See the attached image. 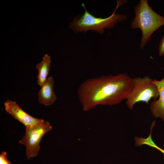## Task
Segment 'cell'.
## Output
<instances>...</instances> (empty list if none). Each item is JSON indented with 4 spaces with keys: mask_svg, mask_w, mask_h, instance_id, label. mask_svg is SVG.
Listing matches in <instances>:
<instances>
[{
    "mask_svg": "<svg viewBox=\"0 0 164 164\" xmlns=\"http://www.w3.org/2000/svg\"></svg>",
    "mask_w": 164,
    "mask_h": 164,
    "instance_id": "cell-13",
    "label": "cell"
},
{
    "mask_svg": "<svg viewBox=\"0 0 164 164\" xmlns=\"http://www.w3.org/2000/svg\"><path fill=\"white\" fill-rule=\"evenodd\" d=\"M152 131H150L149 136L146 138L139 137L138 139V144L139 146L146 145L155 148L164 154V149L158 146L153 141L152 138Z\"/></svg>",
    "mask_w": 164,
    "mask_h": 164,
    "instance_id": "cell-10",
    "label": "cell"
},
{
    "mask_svg": "<svg viewBox=\"0 0 164 164\" xmlns=\"http://www.w3.org/2000/svg\"><path fill=\"white\" fill-rule=\"evenodd\" d=\"M152 80L148 76L133 79L132 88L126 99V104L128 109L132 110L134 105L138 102L148 104L152 99H157L158 90Z\"/></svg>",
    "mask_w": 164,
    "mask_h": 164,
    "instance_id": "cell-4",
    "label": "cell"
},
{
    "mask_svg": "<svg viewBox=\"0 0 164 164\" xmlns=\"http://www.w3.org/2000/svg\"><path fill=\"white\" fill-rule=\"evenodd\" d=\"M132 84L133 78L126 73L87 79L78 88V99L85 111L98 105H117L126 99Z\"/></svg>",
    "mask_w": 164,
    "mask_h": 164,
    "instance_id": "cell-1",
    "label": "cell"
},
{
    "mask_svg": "<svg viewBox=\"0 0 164 164\" xmlns=\"http://www.w3.org/2000/svg\"><path fill=\"white\" fill-rule=\"evenodd\" d=\"M135 17L131 26L134 29H139L142 33L140 46L143 49L150 39L152 34L164 25V16L155 12L147 0H141L135 8Z\"/></svg>",
    "mask_w": 164,
    "mask_h": 164,
    "instance_id": "cell-2",
    "label": "cell"
},
{
    "mask_svg": "<svg viewBox=\"0 0 164 164\" xmlns=\"http://www.w3.org/2000/svg\"><path fill=\"white\" fill-rule=\"evenodd\" d=\"M4 106L5 111L23 124L25 128L39 125L45 121L30 115L23 110L15 101L7 100L4 102Z\"/></svg>",
    "mask_w": 164,
    "mask_h": 164,
    "instance_id": "cell-6",
    "label": "cell"
},
{
    "mask_svg": "<svg viewBox=\"0 0 164 164\" xmlns=\"http://www.w3.org/2000/svg\"><path fill=\"white\" fill-rule=\"evenodd\" d=\"M50 63V56L46 54L43 57L42 61L36 65L38 72L37 83L40 87L45 83L48 78Z\"/></svg>",
    "mask_w": 164,
    "mask_h": 164,
    "instance_id": "cell-9",
    "label": "cell"
},
{
    "mask_svg": "<svg viewBox=\"0 0 164 164\" xmlns=\"http://www.w3.org/2000/svg\"><path fill=\"white\" fill-rule=\"evenodd\" d=\"M158 53L160 56H164V35L160 40L158 47Z\"/></svg>",
    "mask_w": 164,
    "mask_h": 164,
    "instance_id": "cell-12",
    "label": "cell"
},
{
    "mask_svg": "<svg viewBox=\"0 0 164 164\" xmlns=\"http://www.w3.org/2000/svg\"><path fill=\"white\" fill-rule=\"evenodd\" d=\"M54 83L53 77L50 76L40 86L37 94L38 101L40 104L49 106L55 102L57 97L53 89Z\"/></svg>",
    "mask_w": 164,
    "mask_h": 164,
    "instance_id": "cell-8",
    "label": "cell"
},
{
    "mask_svg": "<svg viewBox=\"0 0 164 164\" xmlns=\"http://www.w3.org/2000/svg\"><path fill=\"white\" fill-rule=\"evenodd\" d=\"M152 83L157 87L159 96L150 103L149 109L155 118H160L164 121V77L160 80H153Z\"/></svg>",
    "mask_w": 164,
    "mask_h": 164,
    "instance_id": "cell-7",
    "label": "cell"
},
{
    "mask_svg": "<svg viewBox=\"0 0 164 164\" xmlns=\"http://www.w3.org/2000/svg\"><path fill=\"white\" fill-rule=\"evenodd\" d=\"M7 152L5 151H2L0 154V164H12L8 159Z\"/></svg>",
    "mask_w": 164,
    "mask_h": 164,
    "instance_id": "cell-11",
    "label": "cell"
},
{
    "mask_svg": "<svg viewBox=\"0 0 164 164\" xmlns=\"http://www.w3.org/2000/svg\"><path fill=\"white\" fill-rule=\"evenodd\" d=\"M82 5L84 9V13L75 19L70 25V27L76 32L91 30L102 34L105 29H111L115 24L127 18L126 15L115 14L118 6V5L112 14L106 18L95 17L86 9L84 4L82 3Z\"/></svg>",
    "mask_w": 164,
    "mask_h": 164,
    "instance_id": "cell-3",
    "label": "cell"
},
{
    "mask_svg": "<svg viewBox=\"0 0 164 164\" xmlns=\"http://www.w3.org/2000/svg\"><path fill=\"white\" fill-rule=\"evenodd\" d=\"M52 129L50 123L45 121L39 125L25 128V133L19 143L25 146L28 159L37 155L40 149V144L43 137Z\"/></svg>",
    "mask_w": 164,
    "mask_h": 164,
    "instance_id": "cell-5",
    "label": "cell"
}]
</instances>
